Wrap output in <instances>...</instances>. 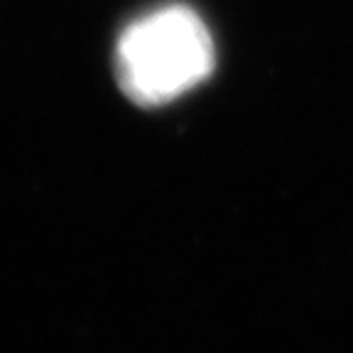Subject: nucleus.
Listing matches in <instances>:
<instances>
[{
  "label": "nucleus",
  "instance_id": "f257e3e1",
  "mask_svg": "<svg viewBox=\"0 0 353 353\" xmlns=\"http://www.w3.org/2000/svg\"><path fill=\"white\" fill-rule=\"evenodd\" d=\"M214 61V39L204 20L187 6H165L121 32L116 77L128 99L160 105L204 81Z\"/></svg>",
  "mask_w": 353,
  "mask_h": 353
}]
</instances>
